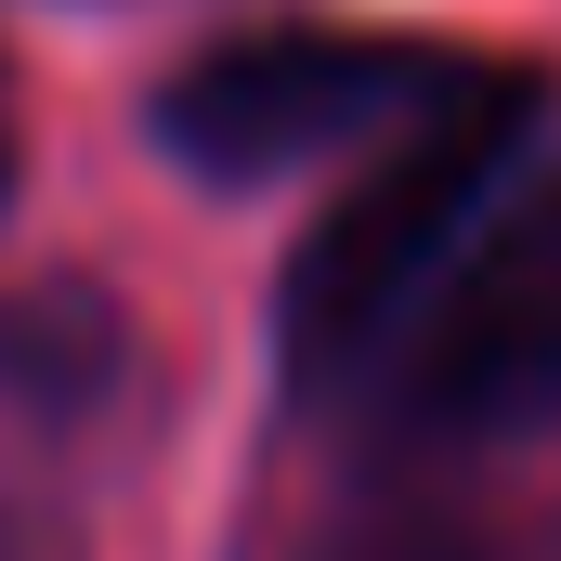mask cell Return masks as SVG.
Here are the masks:
<instances>
[{"label":"cell","instance_id":"7a4b0ae2","mask_svg":"<svg viewBox=\"0 0 561 561\" xmlns=\"http://www.w3.org/2000/svg\"><path fill=\"white\" fill-rule=\"evenodd\" d=\"M483 53H444V39H366V26H262V39H222L196 66H170L157 92V144L170 170L249 196L287 170H327V157H366V144L419 131L444 92H470Z\"/></svg>","mask_w":561,"mask_h":561},{"label":"cell","instance_id":"3957f363","mask_svg":"<svg viewBox=\"0 0 561 561\" xmlns=\"http://www.w3.org/2000/svg\"><path fill=\"white\" fill-rule=\"evenodd\" d=\"M379 392L444 444L561 419V170L483 209V236L444 262V287L379 353Z\"/></svg>","mask_w":561,"mask_h":561},{"label":"cell","instance_id":"6da1fadb","mask_svg":"<svg viewBox=\"0 0 561 561\" xmlns=\"http://www.w3.org/2000/svg\"><path fill=\"white\" fill-rule=\"evenodd\" d=\"M536 118H549V79L536 66H483L470 92L431 105L419 131H392V144L353 157V196L287 249V300H275V353H287L300 392L379 379V353L405 340V313L483 236V209L523 183Z\"/></svg>","mask_w":561,"mask_h":561}]
</instances>
